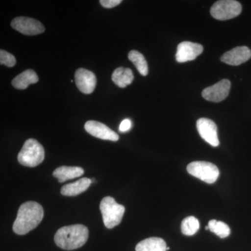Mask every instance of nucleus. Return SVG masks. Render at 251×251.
<instances>
[{
  "label": "nucleus",
  "instance_id": "423d86ee",
  "mask_svg": "<svg viewBox=\"0 0 251 251\" xmlns=\"http://www.w3.org/2000/svg\"><path fill=\"white\" fill-rule=\"evenodd\" d=\"M242 4L234 0H220L211 6L210 14L219 21H227L237 17L242 13Z\"/></svg>",
  "mask_w": 251,
  "mask_h": 251
},
{
  "label": "nucleus",
  "instance_id": "f03ea898",
  "mask_svg": "<svg viewBox=\"0 0 251 251\" xmlns=\"http://www.w3.org/2000/svg\"><path fill=\"white\" fill-rule=\"evenodd\" d=\"M88 237V228L84 225L76 224L61 227L56 232L54 240L57 247L72 251L82 247Z\"/></svg>",
  "mask_w": 251,
  "mask_h": 251
},
{
  "label": "nucleus",
  "instance_id": "aec40b11",
  "mask_svg": "<svg viewBox=\"0 0 251 251\" xmlns=\"http://www.w3.org/2000/svg\"><path fill=\"white\" fill-rule=\"evenodd\" d=\"M200 229L199 221L194 216L185 218L181 223V232L186 236H192Z\"/></svg>",
  "mask_w": 251,
  "mask_h": 251
},
{
  "label": "nucleus",
  "instance_id": "f3484780",
  "mask_svg": "<svg viewBox=\"0 0 251 251\" xmlns=\"http://www.w3.org/2000/svg\"><path fill=\"white\" fill-rule=\"evenodd\" d=\"M134 76L128 68L119 67L112 73V80L115 85L125 88L133 82Z\"/></svg>",
  "mask_w": 251,
  "mask_h": 251
},
{
  "label": "nucleus",
  "instance_id": "6e6552de",
  "mask_svg": "<svg viewBox=\"0 0 251 251\" xmlns=\"http://www.w3.org/2000/svg\"><path fill=\"white\" fill-rule=\"evenodd\" d=\"M230 87V81L227 79H224L219 81L215 85L209 86L204 89L202 91V96L206 100L219 103L227 98Z\"/></svg>",
  "mask_w": 251,
  "mask_h": 251
},
{
  "label": "nucleus",
  "instance_id": "4468645a",
  "mask_svg": "<svg viewBox=\"0 0 251 251\" xmlns=\"http://www.w3.org/2000/svg\"><path fill=\"white\" fill-rule=\"evenodd\" d=\"M92 183V179L87 177L82 178L75 182L64 185L61 189V193L63 196L71 197L78 196L87 191Z\"/></svg>",
  "mask_w": 251,
  "mask_h": 251
},
{
  "label": "nucleus",
  "instance_id": "4be33fe9",
  "mask_svg": "<svg viewBox=\"0 0 251 251\" xmlns=\"http://www.w3.org/2000/svg\"><path fill=\"white\" fill-rule=\"evenodd\" d=\"M16 63V58L13 54L6 52L4 50H0V64H4L8 67H14Z\"/></svg>",
  "mask_w": 251,
  "mask_h": 251
},
{
  "label": "nucleus",
  "instance_id": "a211bd4d",
  "mask_svg": "<svg viewBox=\"0 0 251 251\" xmlns=\"http://www.w3.org/2000/svg\"><path fill=\"white\" fill-rule=\"evenodd\" d=\"M136 251H166V243L159 237H150L138 243Z\"/></svg>",
  "mask_w": 251,
  "mask_h": 251
},
{
  "label": "nucleus",
  "instance_id": "5701e85b",
  "mask_svg": "<svg viewBox=\"0 0 251 251\" xmlns=\"http://www.w3.org/2000/svg\"><path fill=\"white\" fill-rule=\"evenodd\" d=\"M122 0H100L99 2L106 9H111L122 3Z\"/></svg>",
  "mask_w": 251,
  "mask_h": 251
},
{
  "label": "nucleus",
  "instance_id": "1a4fd4ad",
  "mask_svg": "<svg viewBox=\"0 0 251 251\" xmlns=\"http://www.w3.org/2000/svg\"><path fill=\"white\" fill-rule=\"evenodd\" d=\"M203 50V46L196 43L191 41L180 43L176 49V62L184 63L194 60L202 53Z\"/></svg>",
  "mask_w": 251,
  "mask_h": 251
},
{
  "label": "nucleus",
  "instance_id": "6ab92c4d",
  "mask_svg": "<svg viewBox=\"0 0 251 251\" xmlns=\"http://www.w3.org/2000/svg\"><path fill=\"white\" fill-rule=\"evenodd\" d=\"M128 57L142 75L146 76L148 75V64L143 54L137 50H131L128 53Z\"/></svg>",
  "mask_w": 251,
  "mask_h": 251
},
{
  "label": "nucleus",
  "instance_id": "39448f33",
  "mask_svg": "<svg viewBox=\"0 0 251 251\" xmlns=\"http://www.w3.org/2000/svg\"><path fill=\"white\" fill-rule=\"evenodd\" d=\"M187 171L190 175L207 184L215 182L220 174L219 168L215 165L206 161L192 162L188 165Z\"/></svg>",
  "mask_w": 251,
  "mask_h": 251
},
{
  "label": "nucleus",
  "instance_id": "9b49d317",
  "mask_svg": "<svg viewBox=\"0 0 251 251\" xmlns=\"http://www.w3.org/2000/svg\"><path fill=\"white\" fill-rule=\"evenodd\" d=\"M85 128L87 133L96 138L114 142L119 140L117 133L100 122L90 120L86 122Z\"/></svg>",
  "mask_w": 251,
  "mask_h": 251
},
{
  "label": "nucleus",
  "instance_id": "ddd939ff",
  "mask_svg": "<svg viewBox=\"0 0 251 251\" xmlns=\"http://www.w3.org/2000/svg\"><path fill=\"white\" fill-rule=\"evenodd\" d=\"M251 58V50L247 46H239L225 52L221 60L231 66H239Z\"/></svg>",
  "mask_w": 251,
  "mask_h": 251
},
{
  "label": "nucleus",
  "instance_id": "f8f14e48",
  "mask_svg": "<svg viewBox=\"0 0 251 251\" xmlns=\"http://www.w3.org/2000/svg\"><path fill=\"white\" fill-rule=\"evenodd\" d=\"M75 84L83 94H90L95 90L97 77L93 72L85 69H78L75 74Z\"/></svg>",
  "mask_w": 251,
  "mask_h": 251
},
{
  "label": "nucleus",
  "instance_id": "393cba45",
  "mask_svg": "<svg viewBox=\"0 0 251 251\" xmlns=\"http://www.w3.org/2000/svg\"><path fill=\"white\" fill-rule=\"evenodd\" d=\"M169 249H170L169 247H167V251L169 250Z\"/></svg>",
  "mask_w": 251,
  "mask_h": 251
},
{
  "label": "nucleus",
  "instance_id": "b1692460",
  "mask_svg": "<svg viewBox=\"0 0 251 251\" xmlns=\"http://www.w3.org/2000/svg\"><path fill=\"white\" fill-rule=\"evenodd\" d=\"M131 128V121H130L129 119H125V120H124L123 121L121 122V124H120L119 129H120V131L122 132V133H125V132L130 130Z\"/></svg>",
  "mask_w": 251,
  "mask_h": 251
},
{
  "label": "nucleus",
  "instance_id": "f257e3e1",
  "mask_svg": "<svg viewBox=\"0 0 251 251\" xmlns=\"http://www.w3.org/2000/svg\"><path fill=\"white\" fill-rule=\"evenodd\" d=\"M44 215V209L39 203L33 201L23 203L18 209L13 230L19 235L27 234L40 224Z\"/></svg>",
  "mask_w": 251,
  "mask_h": 251
},
{
  "label": "nucleus",
  "instance_id": "20e7f679",
  "mask_svg": "<svg viewBox=\"0 0 251 251\" xmlns=\"http://www.w3.org/2000/svg\"><path fill=\"white\" fill-rule=\"evenodd\" d=\"M100 210L105 227L112 229L122 222L125 207L118 204L113 198L107 196L103 198L100 203Z\"/></svg>",
  "mask_w": 251,
  "mask_h": 251
},
{
  "label": "nucleus",
  "instance_id": "2eb2a0df",
  "mask_svg": "<svg viewBox=\"0 0 251 251\" xmlns=\"http://www.w3.org/2000/svg\"><path fill=\"white\" fill-rule=\"evenodd\" d=\"M83 174L84 170L80 167L65 166L59 167L52 173L54 177L57 178L60 183L79 177Z\"/></svg>",
  "mask_w": 251,
  "mask_h": 251
},
{
  "label": "nucleus",
  "instance_id": "7ed1b4c3",
  "mask_svg": "<svg viewBox=\"0 0 251 251\" xmlns=\"http://www.w3.org/2000/svg\"><path fill=\"white\" fill-rule=\"evenodd\" d=\"M45 151L37 140L28 139L23 145L21 151L18 155V161L23 166L26 167L38 166L44 161Z\"/></svg>",
  "mask_w": 251,
  "mask_h": 251
},
{
  "label": "nucleus",
  "instance_id": "412c9836",
  "mask_svg": "<svg viewBox=\"0 0 251 251\" xmlns=\"http://www.w3.org/2000/svg\"><path fill=\"white\" fill-rule=\"evenodd\" d=\"M208 227H209V230L223 239L228 237L230 234V229H229V226L222 221L211 220L208 224Z\"/></svg>",
  "mask_w": 251,
  "mask_h": 251
},
{
  "label": "nucleus",
  "instance_id": "9d476101",
  "mask_svg": "<svg viewBox=\"0 0 251 251\" xmlns=\"http://www.w3.org/2000/svg\"><path fill=\"white\" fill-rule=\"evenodd\" d=\"M197 128L198 133L206 143L214 148L219 146L217 126L212 120L207 118L199 119L197 122Z\"/></svg>",
  "mask_w": 251,
  "mask_h": 251
},
{
  "label": "nucleus",
  "instance_id": "dca6fc26",
  "mask_svg": "<svg viewBox=\"0 0 251 251\" xmlns=\"http://www.w3.org/2000/svg\"><path fill=\"white\" fill-rule=\"evenodd\" d=\"M39 81L37 74L31 69L25 71L12 80V85L18 90H25L28 86L36 83Z\"/></svg>",
  "mask_w": 251,
  "mask_h": 251
},
{
  "label": "nucleus",
  "instance_id": "0eeeda50",
  "mask_svg": "<svg viewBox=\"0 0 251 251\" xmlns=\"http://www.w3.org/2000/svg\"><path fill=\"white\" fill-rule=\"evenodd\" d=\"M11 27L21 34L27 36L38 35L45 31V27L39 21L34 18L18 17L14 18L11 23Z\"/></svg>",
  "mask_w": 251,
  "mask_h": 251
}]
</instances>
